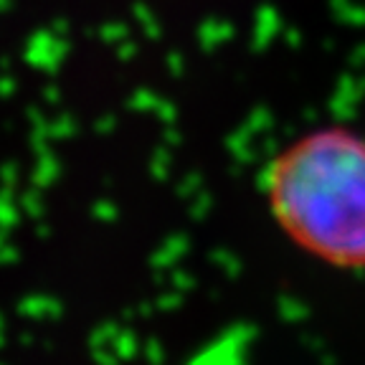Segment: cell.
<instances>
[{
    "label": "cell",
    "instance_id": "cell-1",
    "mask_svg": "<svg viewBox=\"0 0 365 365\" xmlns=\"http://www.w3.org/2000/svg\"><path fill=\"white\" fill-rule=\"evenodd\" d=\"M264 203L284 239L337 272H365V130L322 125L274 153Z\"/></svg>",
    "mask_w": 365,
    "mask_h": 365
}]
</instances>
